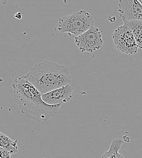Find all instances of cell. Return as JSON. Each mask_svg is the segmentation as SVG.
I'll list each match as a JSON object with an SVG mask.
<instances>
[{
	"instance_id": "cell-1",
	"label": "cell",
	"mask_w": 142,
	"mask_h": 158,
	"mask_svg": "<svg viewBox=\"0 0 142 158\" xmlns=\"http://www.w3.org/2000/svg\"><path fill=\"white\" fill-rule=\"evenodd\" d=\"M12 86L15 103L27 118L39 122L47 121L59 111L61 105H49L42 99V93L27 80L17 77Z\"/></svg>"
},
{
	"instance_id": "cell-2",
	"label": "cell",
	"mask_w": 142,
	"mask_h": 158,
	"mask_svg": "<svg viewBox=\"0 0 142 158\" xmlns=\"http://www.w3.org/2000/svg\"><path fill=\"white\" fill-rule=\"evenodd\" d=\"M24 77L42 94L71 82V76L65 66L50 61L35 64Z\"/></svg>"
},
{
	"instance_id": "cell-3",
	"label": "cell",
	"mask_w": 142,
	"mask_h": 158,
	"mask_svg": "<svg viewBox=\"0 0 142 158\" xmlns=\"http://www.w3.org/2000/svg\"><path fill=\"white\" fill-rule=\"evenodd\" d=\"M93 17L85 10H80L59 19L57 29L62 34L69 36L80 35L91 27L94 26Z\"/></svg>"
},
{
	"instance_id": "cell-4",
	"label": "cell",
	"mask_w": 142,
	"mask_h": 158,
	"mask_svg": "<svg viewBox=\"0 0 142 158\" xmlns=\"http://www.w3.org/2000/svg\"><path fill=\"white\" fill-rule=\"evenodd\" d=\"M116 49L126 54L133 55L138 52L139 47L131 28L126 24L119 26L112 34Z\"/></svg>"
},
{
	"instance_id": "cell-5",
	"label": "cell",
	"mask_w": 142,
	"mask_h": 158,
	"mask_svg": "<svg viewBox=\"0 0 142 158\" xmlns=\"http://www.w3.org/2000/svg\"><path fill=\"white\" fill-rule=\"evenodd\" d=\"M75 43L81 52L92 53L100 49L103 45L102 32L95 26L75 37Z\"/></svg>"
},
{
	"instance_id": "cell-6",
	"label": "cell",
	"mask_w": 142,
	"mask_h": 158,
	"mask_svg": "<svg viewBox=\"0 0 142 158\" xmlns=\"http://www.w3.org/2000/svg\"><path fill=\"white\" fill-rule=\"evenodd\" d=\"M118 11L124 21L142 20V4L138 0H119Z\"/></svg>"
},
{
	"instance_id": "cell-7",
	"label": "cell",
	"mask_w": 142,
	"mask_h": 158,
	"mask_svg": "<svg viewBox=\"0 0 142 158\" xmlns=\"http://www.w3.org/2000/svg\"><path fill=\"white\" fill-rule=\"evenodd\" d=\"M74 87L70 84L42 94L43 101L49 105H58L69 102L72 98Z\"/></svg>"
},
{
	"instance_id": "cell-8",
	"label": "cell",
	"mask_w": 142,
	"mask_h": 158,
	"mask_svg": "<svg viewBox=\"0 0 142 158\" xmlns=\"http://www.w3.org/2000/svg\"><path fill=\"white\" fill-rule=\"evenodd\" d=\"M132 31L139 48L142 49V20H132L124 21Z\"/></svg>"
},
{
	"instance_id": "cell-9",
	"label": "cell",
	"mask_w": 142,
	"mask_h": 158,
	"mask_svg": "<svg viewBox=\"0 0 142 158\" xmlns=\"http://www.w3.org/2000/svg\"><path fill=\"white\" fill-rule=\"evenodd\" d=\"M123 143V141L120 139L112 140L109 150L105 152L102 158H124V156L119 153Z\"/></svg>"
},
{
	"instance_id": "cell-10",
	"label": "cell",
	"mask_w": 142,
	"mask_h": 158,
	"mask_svg": "<svg viewBox=\"0 0 142 158\" xmlns=\"http://www.w3.org/2000/svg\"><path fill=\"white\" fill-rule=\"evenodd\" d=\"M0 147H3L8 149L12 155L18 152V141L13 140L7 136L0 131Z\"/></svg>"
},
{
	"instance_id": "cell-11",
	"label": "cell",
	"mask_w": 142,
	"mask_h": 158,
	"mask_svg": "<svg viewBox=\"0 0 142 158\" xmlns=\"http://www.w3.org/2000/svg\"><path fill=\"white\" fill-rule=\"evenodd\" d=\"M12 153L10 152L3 147H0V158H11Z\"/></svg>"
},
{
	"instance_id": "cell-12",
	"label": "cell",
	"mask_w": 142,
	"mask_h": 158,
	"mask_svg": "<svg viewBox=\"0 0 142 158\" xmlns=\"http://www.w3.org/2000/svg\"><path fill=\"white\" fill-rule=\"evenodd\" d=\"M15 17L17 19H21V17H22V15H21V14L20 12H18V13H17V14L15 15Z\"/></svg>"
},
{
	"instance_id": "cell-13",
	"label": "cell",
	"mask_w": 142,
	"mask_h": 158,
	"mask_svg": "<svg viewBox=\"0 0 142 158\" xmlns=\"http://www.w3.org/2000/svg\"><path fill=\"white\" fill-rule=\"evenodd\" d=\"M138 1H139V2H140V3L142 4V0H138Z\"/></svg>"
}]
</instances>
